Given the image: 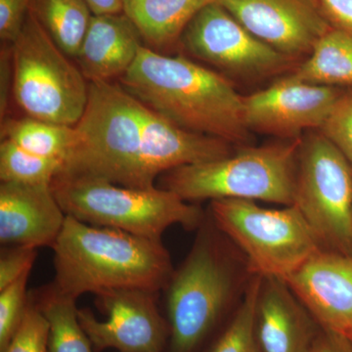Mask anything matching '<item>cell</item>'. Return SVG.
<instances>
[{"label":"cell","instance_id":"6da1fadb","mask_svg":"<svg viewBox=\"0 0 352 352\" xmlns=\"http://www.w3.org/2000/svg\"><path fill=\"white\" fill-rule=\"evenodd\" d=\"M120 85L141 103L186 131L247 145L244 96L217 72L143 45Z\"/></svg>","mask_w":352,"mask_h":352},{"label":"cell","instance_id":"7a4b0ae2","mask_svg":"<svg viewBox=\"0 0 352 352\" xmlns=\"http://www.w3.org/2000/svg\"><path fill=\"white\" fill-rule=\"evenodd\" d=\"M58 293L78 300L112 289L159 293L173 276L170 252L162 240L89 226L67 215L52 247Z\"/></svg>","mask_w":352,"mask_h":352},{"label":"cell","instance_id":"3957f363","mask_svg":"<svg viewBox=\"0 0 352 352\" xmlns=\"http://www.w3.org/2000/svg\"><path fill=\"white\" fill-rule=\"evenodd\" d=\"M235 249L210 214L206 217L166 288L170 352H199L232 309L243 282L252 275H243L248 267L241 266Z\"/></svg>","mask_w":352,"mask_h":352},{"label":"cell","instance_id":"277c9868","mask_svg":"<svg viewBox=\"0 0 352 352\" xmlns=\"http://www.w3.org/2000/svg\"><path fill=\"white\" fill-rule=\"evenodd\" d=\"M143 109L122 85L88 82L87 108L75 126L78 141L60 175L147 189L142 173Z\"/></svg>","mask_w":352,"mask_h":352},{"label":"cell","instance_id":"5b68a950","mask_svg":"<svg viewBox=\"0 0 352 352\" xmlns=\"http://www.w3.org/2000/svg\"><path fill=\"white\" fill-rule=\"evenodd\" d=\"M302 138L245 146L221 159L180 166L160 176L157 187L187 201L237 199L293 206Z\"/></svg>","mask_w":352,"mask_h":352},{"label":"cell","instance_id":"8992f818","mask_svg":"<svg viewBox=\"0 0 352 352\" xmlns=\"http://www.w3.org/2000/svg\"><path fill=\"white\" fill-rule=\"evenodd\" d=\"M51 188L66 215L153 240H162L175 224L199 228L206 217L198 206L157 186L131 188L100 178L60 175Z\"/></svg>","mask_w":352,"mask_h":352},{"label":"cell","instance_id":"52a82bcc","mask_svg":"<svg viewBox=\"0 0 352 352\" xmlns=\"http://www.w3.org/2000/svg\"><path fill=\"white\" fill-rule=\"evenodd\" d=\"M210 217L244 256L252 274L286 279L323 250L296 206L263 208L254 201H210Z\"/></svg>","mask_w":352,"mask_h":352},{"label":"cell","instance_id":"ba28073f","mask_svg":"<svg viewBox=\"0 0 352 352\" xmlns=\"http://www.w3.org/2000/svg\"><path fill=\"white\" fill-rule=\"evenodd\" d=\"M11 45L13 97L27 117L75 126L88 100V82L30 11Z\"/></svg>","mask_w":352,"mask_h":352},{"label":"cell","instance_id":"9c48e42d","mask_svg":"<svg viewBox=\"0 0 352 352\" xmlns=\"http://www.w3.org/2000/svg\"><path fill=\"white\" fill-rule=\"evenodd\" d=\"M294 206L323 250L352 254V166L320 131L302 138Z\"/></svg>","mask_w":352,"mask_h":352},{"label":"cell","instance_id":"30bf717a","mask_svg":"<svg viewBox=\"0 0 352 352\" xmlns=\"http://www.w3.org/2000/svg\"><path fill=\"white\" fill-rule=\"evenodd\" d=\"M180 39L193 56L233 76L274 75L294 61L259 41L217 2L197 14Z\"/></svg>","mask_w":352,"mask_h":352},{"label":"cell","instance_id":"8fae6325","mask_svg":"<svg viewBox=\"0 0 352 352\" xmlns=\"http://www.w3.org/2000/svg\"><path fill=\"white\" fill-rule=\"evenodd\" d=\"M157 293L122 289L96 295V305L106 320L100 321L88 308H78V318L95 352H164L170 342L168 319L160 314Z\"/></svg>","mask_w":352,"mask_h":352},{"label":"cell","instance_id":"7c38bea8","mask_svg":"<svg viewBox=\"0 0 352 352\" xmlns=\"http://www.w3.org/2000/svg\"><path fill=\"white\" fill-rule=\"evenodd\" d=\"M347 88L327 87L287 76L271 87L244 96V117L250 131L287 139L325 124Z\"/></svg>","mask_w":352,"mask_h":352},{"label":"cell","instance_id":"4fadbf2b","mask_svg":"<svg viewBox=\"0 0 352 352\" xmlns=\"http://www.w3.org/2000/svg\"><path fill=\"white\" fill-rule=\"evenodd\" d=\"M259 41L295 60L332 28L315 0H214Z\"/></svg>","mask_w":352,"mask_h":352},{"label":"cell","instance_id":"5bb4252c","mask_svg":"<svg viewBox=\"0 0 352 352\" xmlns=\"http://www.w3.org/2000/svg\"><path fill=\"white\" fill-rule=\"evenodd\" d=\"M284 280L322 329L352 331V254L321 250Z\"/></svg>","mask_w":352,"mask_h":352},{"label":"cell","instance_id":"9a60e30c","mask_svg":"<svg viewBox=\"0 0 352 352\" xmlns=\"http://www.w3.org/2000/svg\"><path fill=\"white\" fill-rule=\"evenodd\" d=\"M66 217L51 185L1 182V247L52 248Z\"/></svg>","mask_w":352,"mask_h":352},{"label":"cell","instance_id":"2e32d148","mask_svg":"<svg viewBox=\"0 0 352 352\" xmlns=\"http://www.w3.org/2000/svg\"><path fill=\"white\" fill-rule=\"evenodd\" d=\"M320 325L284 279L263 277L256 330L263 352H309Z\"/></svg>","mask_w":352,"mask_h":352},{"label":"cell","instance_id":"e0dca14e","mask_svg":"<svg viewBox=\"0 0 352 352\" xmlns=\"http://www.w3.org/2000/svg\"><path fill=\"white\" fill-rule=\"evenodd\" d=\"M143 45L124 13L94 15L76 59L88 82H110L129 71Z\"/></svg>","mask_w":352,"mask_h":352},{"label":"cell","instance_id":"ac0fdd59","mask_svg":"<svg viewBox=\"0 0 352 352\" xmlns=\"http://www.w3.org/2000/svg\"><path fill=\"white\" fill-rule=\"evenodd\" d=\"M214 0H122V13L153 50H166L182 38L192 19Z\"/></svg>","mask_w":352,"mask_h":352},{"label":"cell","instance_id":"d6986e66","mask_svg":"<svg viewBox=\"0 0 352 352\" xmlns=\"http://www.w3.org/2000/svg\"><path fill=\"white\" fill-rule=\"evenodd\" d=\"M289 76L315 85L352 88V32L331 28Z\"/></svg>","mask_w":352,"mask_h":352},{"label":"cell","instance_id":"ffe728a7","mask_svg":"<svg viewBox=\"0 0 352 352\" xmlns=\"http://www.w3.org/2000/svg\"><path fill=\"white\" fill-rule=\"evenodd\" d=\"M48 323V352H95L83 330L76 300L58 293L51 286L30 292Z\"/></svg>","mask_w":352,"mask_h":352},{"label":"cell","instance_id":"44dd1931","mask_svg":"<svg viewBox=\"0 0 352 352\" xmlns=\"http://www.w3.org/2000/svg\"><path fill=\"white\" fill-rule=\"evenodd\" d=\"M30 11L65 54L78 56L94 16L85 0H32Z\"/></svg>","mask_w":352,"mask_h":352},{"label":"cell","instance_id":"7402d4cb","mask_svg":"<svg viewBox=\"0 0 352 352\" xmlns=\"http://www.w3.org/2000/svg\"><path fill=\"white\" fill-rule=\"evenodd\" d=\"M2 139H8L25 151L63 162L78 141L76 126L52 124L34 118L2 122Z\"/></svg>","mask_w":352,"mask_h":352},{"label":"cell","instance_id":"603a6c76","mask_svg":"<svg viewBox=\"0 0 352 352\" xmlns=\"http://www.w3.org/2000/svg\"><path fill=\"white\" fill-rule=\"evenodd\" d=\"M263 276L252 274L240 302L206 352H263L256 336V310Z\"/></svg>","mask_w":352,"mask_h":352},{"label":"cell","instance_id":"cb8c5ba5","mask_svg":"<svg viewBox=\"0 0 352 352\" xmlns=\"http://www.w3.org/2000/svg\"><path fill=\"white\" fill-rule=\"evenodd\" d=\"M63 162L32 154L8 139L0 144V180L24 185H51Z\"/></svg>","mask_w":352,"mask_h":352},{"label":"cell","instance_id":"d4e9b609","mask_svg":"<svg viewBox=\"0 0 352 352\" xmlns=\"http://www.w3.org/2000/svg\"><path fill=\"white\" fill-rule=\"evenodd\" d=\"M30 273L0 291V352L6 351L24 319L29 305Z\"/></svg>","mask_w":352,"mask_h":352},{"label":"cell","instance_id":"484cf974","mask_svg":"<svg viewBox=\"0 0 352 352\" xmlns=\"http://www.w3.org/2000/svg\"><path fill=\"white\" fill-rule=\"evenodd\" d=\"M47 344V320L29 295L24 319L3 352H48Z\"/></svg>","mask_w":352,"mask_h":352},{"label":"cell","instance_id":"4316f807","mask_svg":"<svg viewBox=\"0 0 352 352\" xmlns=\"http://www.w3.org/2000/svg\"><path fill=\"white\" fill-rule=\"evenodd\" d=\"M320 131L352 166V88L340 97Z\"/></svg>","mask_w":352,"mask_h":352},{"label":"cell","instance_id":"83f0119b","mask_svg":"<svg viewBox=\"0 0 352 352\" xmlns=\"http://www.w3.org/2000/svg\"><path fill=\"white\" fill-rule=\"evenodd\" d=\"M38 249L30 247H2L0 254V291L31 272Z\"/></svg>","mask_w":352,"mask_h":352},{"label":"cell","instance_id":"f1b7e54d","mask_svg":"<svg viewBox=\"0 0 352 352\" xmlns=\"http://www.w3.org/2000/svg\"><path fill=\"white\" fill-rule=\"evenodd\" d=\"M32 0H0V38L12 44L19 36Z\"/></svg>","mask_w":352,"mask_h":352},{"label":"cell","instance_id":"f546056e","mask_svg":"<svg viewBox=\"0 0 352 352\" xmlns=\"http://www.w3.org/2000/svg\"><path fill=\"white\" fill-rule=\"evenodd\" d=\"M329 24L352 32V0H315Z\"/></svg>","mask_w":352,"mask_h":352},{"label":"cell","instance_id":"4dcf8cb0","mask_svg":"<svg viewBox=\"0 0 352 352\" xmlns=\"http://www.w3.org/2000/svg\"><path fill=\"white\" fill-rule=\"evenodd\" d=\"M0 85V113L1 120H3L8 107L9 97L10 94H13L12 51L11 47H7V44L1 50Z\"/></svg>","mask_w":352,"mask_h":352},{"label":"cell","instance_id":"1f68e13d","mask_svg":"<svg viewBox=\"0 0 352 352\" xmlns=\"http://www.w3.org/2000/svg\"><path fill=\"white\" fill-rule=\"evenodd\" d=\"M309 352H352V342L342 333L321 329Z\"/></svg>","mask_w":352,"mask_h":352},{"label":"cell","instance_id":"d6a6232c","mask_svg":"<svg viewBox=\"0 0 352 352\" xmlns=\"http://www.w3.org/2000/svg\"><path fill=\"white\" fill-rule=\"evenodd\" d=\"M94 15L122 13V0H85Z\"/></svg>","mask_w":352,"mask_h":352},{"label":"cell","instance_id":"836d02e7","mask_svg":"<svg viewBox=\"0 0 352 352\" xmlns=\"http://www.w3.org/2000/svg\"><path fill=\"white\" fill-rule=\"evenodd\" d=\"M346 336V337L349 338V340H351V342H352V331H351V332L349 333H347L346 335H344Z\"/></svg>","mask_w":352,"mask_h":352}]
</instances>
